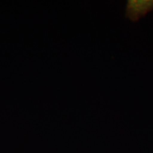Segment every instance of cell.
Wrapping results in <instances>:
<instances>
[{"instance_id":"1","label":"cell","mask_w":153,"mask_h":153,"mask_svg":"<svg viewBox=\"0 0 153 153\" xmlns=\"http://www.w3.org/2000/svg\"><path fill=\"white\" fill-rule=\"evenodd\" d=\"M152 10L153 0H129L126 5V16L135 22Z\"/></svg>"}]
</instances>
